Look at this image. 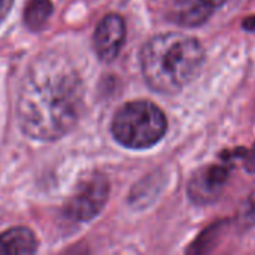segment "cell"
I'll return each instance as SVG.
<instances>
[{"instance_id":"obj_1","label":"cell","mask_w":255,"mask_h":255,"mask_svg":"<svg viewBox=\"0 0 255 255\" xmlns=\"http://www.w3.org/2000/svg\"><path fill=\"white\" fill-rule=\"evenodd\" d=\"M84 85L72 63L57 52L39 55L27 69L16 100L22 131L36 140H55L78 123Z\"/></svg>"},{"instance_id":"obj_2","label":"cell","mask_w":255,"mask_h":255,"mask_svg":"<svg viewBox=\"0 0 255 255\" xmlns=\"http://www.w3.org/2000/svg\"><path fill=\"white\" fill-rule=\"evenodd\" d=\"M206 52L199 39L178 31L151 37L142 48L145 82L160 94H176L202 72Z\"/></svg>"},{"instance_id":"obj_3","label":"cell","mask_w":255,"mask_h":255,"mask_svg":"<svg viewBox=\"0 0 255 255\" xmlns=\"http://www.w3.org/2000/svg\"><path fill=\"white\" fill-rule=\"evenodd\" d=\"M112 134L131 149H146L158 143L167 131V118L154 103L136 100L118 109L112 120Z\"/></svg>"},{"instance_id":"obj_4","label":"cell","mask_w":255,"mask_h":255,"mask_svg":"<svg viewBox=\"0 0 255 255\" xmlns=\"http://www.w3.org/2000/svg\"><path fill=\"white\" fill-rule=\"evenodd\" d=\"M109 197V182L105 175L93 173L85 178L64 206V214L76 223L94 220L105 208Z\"/></svg>"},{"instance_id":"obj_5","label":"cell","mask_w":255,"mask_h":255,"mask_svg":"<svg viewBox=\"0 0 255 255\" xmlns=\"http://www.w3.org/2000/svg\"><path fill=\"white\" fill-rule=\"evenodd\" d=\"M230 178V167L224 164H208L191 176L187 194L188 199L197 206H208L215 203Z\"/></svg>"},{"instance_id":"obj_6","label":"cell","mask_w":255,"mask_h":255,"mask_svg":"<svg viewBox=\"0 0 255 255\" xmlns=\"http://www.w3.org/2000/svg\"><path fill=\"white\" fill-rule=\"evenodd\" d=\"M126 22L117 13L106 15L94 31V49L102 61H112L118 57L126 40Z\"/></svg>"},{"instance_id":"obj_7","label":"cell","mask_w":255,"mask_h":255,"mask_svg":"<svg viewBox=\"0 0 255 255\" xmlns=\"http://www.w3.org/2000/svg\"><path fill=\"white\" fill-rule=\"evenodd\" d=\"M214 10L200 0H173L169 18L181 27H199L205 24Z\"/></svg>"},{"instance_id":"obj_8","label":"cell","mask_w":255,"mask_h":255,"mask_svg":"<svg viewBox=\"0 0 255 255\" xmlns=\"http://www.w3.org/2000/svg\"><path fill=\"white\" fill-rule=\"evenodd\" d=\"M36 250L37 241L30 229L13 227L0 235V255H28Z\"/></svg>"},{"instance_id":"obj_9","label":"cell","mask_w":255,"mask_h":255,"mask_svg":"<svg viewBox=\"0 0 255 255\" xmlns=\"http://www.w3.org/2000/svg\"><path fill=\"white\" fill-rule=\"evenodd\" d=\"M51 0H28L24 10V22L30 30H42L52 15Z\"/></svg>"},{"instance_id":"obj_10","label":"cell","mask_w":255,"mask_h":255,"mask_svg":"<svg viewBox=\"0 0 255 255\" xmlns=\"http://www.w3.org/2000/svg\"><path fill=\"white\" fill-rule=\"evenodd\" d=\"M161 188V179H160V175H151V176H146L143 181H140L134 191L131 193V197H130V202H133L134 205H146L148 202H151L149 196L154 199L158 191Z\"/></svg>"},{"instance_id":"obj_11","label":"cell","mask_w":255,"mask_h":255,"mask_svg":"<svg viewBox=\"0 0 255 255\" xmlns=\"http://www.w3.org/2000/svg\"><path fill=\"white\" fill-rule=\"evenodd\" d=\"M226 227V223H217L214 226H211L209 229H206L194 242L193 245L187 250V253H191V254H205V253H209L212 251V248L217 245L215 242V238L221 235V232L224 230Z\"/></svg>"},{"instance_id":"obj_12","label":"cell","mask_w":255,"mask_h":255,"mask_svg":"<svg viewBox=\"0 0 255 255\" xmlns=\"http://www.w3.org/2000/svg\"><path fill=\"white\" fill-rule=\"evenodd\" d=\"M241 224L245 229L254 227L255 226V190L250 194V197L245 200L242 209H241V215H239Z\"/></svg>"},{"instance_id":"obj_13","label":"cell","mask_w":255,"mask_h":255,"mask_svg":"<svg viewBox=\"0 0 255 255\" xmlns=\"http://www.w3.org/2000/svg\"><path fill=\"white\" fill-rule=\"evenodd\" d=\"M244 167L248 173L255 175V143L248 151L244 152Z\"/></svg>"},{"instance_id":"obj_14","label":"cell","mask_w":255,"mask_h":255,"mask_svg":"<svg viewBox=\"0 0 255 255\" xmlns=\"http://www.w3.org/2000/svg\"><path fill=\"white\" fill-rule=\"evenodd\" d=\"M12 3H13V0H0V24L7 16L9 10L12 7Z\"/></svg>"},{"instance_id":"obj_15","label":"cell","mask_w":255,"mask_h":255,"mask_svg":"<svg viewBox=\"0 0 255 255\" xmlns=\"http://www.w3.org/2000/svg\"><path fill=\"white\" fill-rule=\"evenodd\" d=\"M200 1H203L208 7H211L214 12L217 10V9H220V7H223L229 0H200Z\"/></svg>"},{"instance_id":"obj_16","label":"cell","mask_w":255,"mask_h":255,"mask_svg":"<svg viewBox=\"0 0 255 255\" xmlns=\"http://www.w3.org/2000/svg\"><path fill=\"white\" fill-rule=\"evenodd\" d=\"M242 27L247 31H255V15H251V16L245 18L244 22H242Z\"/></svg>"}]
</instances>
